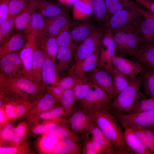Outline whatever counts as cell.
Segmentation results:
<instances>
[{
    "instance_id": "obj_25",
    "label": "cell",
    "mask_w": 154,
    "mask_h": 154,
    "mask_svg": "<svg viewBox=\"0 0 154 154\" xmlns=\"http://www.w3.org/2000/svg\"><path fill=\"white\" fill-rule=\"evenodd\" d=\"M93 14L92 0H76L72 9V18L75 21L85 20Z\"/></svg>"
},
{
    "instance_id": "obj_62",
    "label": "cell",
    "mask_w": 154,
    "mask_h": 154,
    "mask_svg": "<svg viewBox=\"0 0 154 154\" xmlns=\"http://www.w3.org/2000/svg\"></svg>"
},
{
    "instance_id": "obj_47",
    "label": "cell",
    "mask_w": 154,
    "mask_h": 154,
    "mask_svg": "<svg viewBox=\"0 0 154 154\" xmlns=\"http://www.w3.org/2000/svg\"><path fill=\"white\" fill-rule=\"evenodd\" d=\"M150 110H154V98L141 100L136 104L132 113Z\"/></svg>"
},
{
    "instance_id": "obj_28",
    "label": "cell",
    "mask_w": 154,
    "mask_h": 154,
    "mask_svg": "<svg viewBox=\"0 0 154 154\" xmlns=\"http://www.w3.org/2000/svg\"><path fill=\"white\" fill-rule=\"evenodd\" d=\"M74 52L69 48L59 46L56 59L57 63L55 65L58 73L63 72L69 68Z\"/></svg>"
},
{
    "instance_id": "obj_55",
    "label": "cell",
    "mask_w": 154,
    "mask_h": 154,
    "mask_svg": "<svg viewBox=\"0 0 154 154\" xmlns=\"http://www.w3.org/2000/svg\"><path fill=\"white\" fill-rule=\"evenodd\" d=\"M46 88L48 92L52 95L57 101L60 102L64 90L57 86H49L47 87Z\"/></svg>"
},
{
    "instance_id": "obj_9",
    "label": "cell",
    "mask_w": 154,
    "mask_h": 154,
    "mask_svg": "<svg viewBox=\"0 0 154 154\" xmlns=\"http://www.w3.org/2000/svg\"><path fill=\"white\" fill-rule=\"evenodd\" d=\"M89 73L88 78L90 81L106 92L111 100L114 99L117 95L112 75L98 67Z\"/></svg>"
},
{
    "instance_id": "obj_29",
    "label": "cell",
    "mask_w": 154,
    "mask_h": 154,
    "mask_svg": "<svg viewBox=\"0 0 154 154\" xmlns=\"http://www.w3.org/2000/svg\"><path fill=\"white\" fill-rule=\"evenodd\" d=\"M88 133L91 135V138L95 141L109 150L113 154H117L111 142L92 121Z\"/></svg>"
},
{
    "instance_id": "obj_43",
    "label": "cell",
    "mask_w": 154,
    "mask_h": 154,
    "mask_svg": "<svg viewBox=\"0 0 154 154\" xmlns=\"http://www.w3.org/2000/svg\"><path fill=\"white\" fill-rule=\"evenodd\" d=\"M4 112L8 118L13 119L22 115L26 111V108L22 104H8L5 107Z\"/></svg>"
},
{
    "instance_id": "obj_41",
    "label": "cell",
    "mask_w": 154,
    "mask_h": 154,
    "mask_svg": "<svg viewBox=\"0 0 154 154\" xmlns=\"http://www.w3.org/2000/svg\"><path fill=\"white\" fill-rule=\"evenodd\" d=\"M31 0H9V17H14L26 8Z\"/></svg>"
},
{
    "instance_id": "obj_59",
    "label": "cell",
    "mask_w": 154,
    "mask_h": 154,
    "mask_svg": "<svg viewBox=\"0 0 154 154\" xmlns=\"http://www.w3.org/2000/svg\"><path fill=\"white\" fill-rule=\"evenodd\" d=\"M59 2H60L63 4L69 5L72 3H74L75 2L74 0H58ZM76 1V0H75Z\"/></svg>"
},
{
    "instance_id": "obj_16",
    "label": "cell",
    "mask_w": 154,
    "mask_h": 154,
    "mask_svg": "<svg viewBox=\"0 0 154 154\" xmlns=\"http://www.w3.org/2000/svg\"><path fill=\"white\" fill-rule=\"evenodd\" d=\"M92 122L88 113L80 109L74 111L72 116L67 119V122L78 134L88 133Z\"/></svg>"
},
{
    "instance_id": "obj_36",
    "label": "cell",
    "mask_w": 154,
    "mask_h": 154,
    "mask_svg": "<svg viewBox=\"0 0 154 154\" xmlns=\"http://www.w3.org/2000/svg\"><path fill=\"white\" fill-rule=\"evenodd\" d=\"M14 17H9L0 23V45H3L10 37L15 33Z\"/></svg>"
},
{
    "instance_id": "obj_10",
    "label": "cell",
    "mask_w": 154,
    "mask_h": 154,
    "mask_svg": "<svg viewBox=\"0 0 154 154\" xmlns=\"http://www.w3.org/2000/svg\"><path fill=\"white\" fill-rule=\"evenodd\" d=\"M74 24L68 10L58 16L45 19L43 33L48 36L56 37L64 27Z\"/></svg>"
},
{
    "instance_id": "obj_3",
    "label": "cell",
    "mask_w": 154,
    "mask_h": 154,
    "mask_svg": "<svg viewBox=\"0 0 154 154\" xmlns=\"http://www.w3.org/2000/svg\"><path fill=\"white\" fill-rule=\"evenodd\" d=\"M143 73L137 77L129 79L128 86L119 94L107 109L122 114L131 113L136 104L144 98L140 92Z\"/></svg>"
},
{
    "instance_id": "obj_48",
    "label": "cell",
    "mask_w": 154,
    "mask_h": 154,
    "mask_svg": "<svg viewBox=\"0 0 154 154\" xmlns=\"http://www.w3.org/2000/svg\"><path fill=\"white\" fill-rule=\"evenodd\" d=\"M0 65L2 71L7 76L17 74L15 66L5 56H0Z\"/></svg>"
},
{
    "instance_id": "obj_37",
    "label": "cell",
    "mask_w": 154,
    "mask_h": 154,
    "mask_svg": "<svg viewBox=\"0 0 154 154\" xmlns=\"http://www.w3.org/2000/svg\"><path fill=\"white\" fill-rule=\"evenodd\" d=\"M141 81L145 93L150 98H154V69L144 70Z\"/></svg>"
},
{
    "instance_id": "obj_6",
    "label": "cell",
    "mask_w": 154,
    "mask_h": 154,
    "mask_svg": "<svg viewBox=\"0 0 154 154\" xmlns=\"http://www.w3.org/2000/svg\"><path fill=\"white\" fill-rule=\"evenodd\" d=\"M116 117L125 128L137 129L154 127V110L128 114L118 113Z\"/></svg>"
},
{
    "instance_id": "obj_30",
    "label": "cell",
    "mask_w": 154,
    "mask_h": 154,
    "mask_svg": "<svg viewBox=\"0 0 154 154\" xmlns=\"http://www.w3.org/2000/svg\"><path fill=\"white\" fill-rule=\"evenodd\" d=\"M64 123L56 125L46 133L59 139H68L78 142L81 141V137L77 133L71 131Z\"/></svg>"
},
{
    "instance_id": "obj_7",
    "label": "cell",
    "mask_w": 154,
    "mask_h": 154,
    "mask_svg": "<svg viewBox=\"0 0 154 154\" xmlns=\"http://www.w3.org/2000/svg\"><path fill=\"white\" fill-rule=\"evenodd\" d=\"M105 29L96 27L93 32L78 45L74 52V63L82 60L92 54L100 52Z\"/></svg>"
},
{
    "instance_id": "obj_19",
    "label": "cell",
    "mask_w": 154,
    "mask_h": 154,
    "mask_svg": "<svg viewBox=\"0 0 154 154\" xmlns=\"http://www.w3.org/2000/svg\"><path fill=\"white\" fill-rule=\"evenodd\" d=\"M28 40V34L24 31L12 35L5 44L0 46V56L9 53L18 52Z\"/></svg>"
},
{
    "instance_id": "obj_20",
    "label": "cell",
    "mask_w": 154,
    "mask_h": 154,
    "mask_svg": "<svg viewBox=\"0 0 154 154\" xmlns=\"http://www.w3.org/2000/svg\"><path fill=\"white\" fill-rule=\"evenodd\" d=\"M34 46L35 44L28 40L24 46L19 52L22 62V73L24 75L31 79Z\"/></svg>"
},
{
    "instance_id": "obj_57",
    "label": "cell",
    "mask_w": 154,
    "mask_h": 154,
    "mask_svg": "<svg viewBox=\"0 0 154 154\" xmlns=\"http://www.w3.org/2000/svg\"><path fill=\"white\" fill-rule=\"evenodd\" d=\"M139 9L142 15L154 19V13L148 10H145L139 7Z\"/></svg>"
},
{
    "instance_id": "obj_24",
    "label": "cell",
    "mask_w": 154,
    "mask_h": 154,
    "mask_svg": "<svg viewBox=\"0 0 154 154\" xmlns=\"http://www.w3.org/2000/svg\"><path fill=\"white\" fill-rule=\"evenodd\" d=\"M144 70L154 69V42L144 43L135 61Z\"/></svg>"
},
{
    "instance_id": "obj_33",
    "label": "cell",
    "mask_w": 154,
    "mask_h": 154,
    "mask_svg": "<svg viewBox=\"0 0 154 154\" xmlns=\"http://www.w3.org/2000/svg\"><path fill=\"white\" fill-rule=\"evenodd\" d=\"M71 26L68 25L64 27L55 37L59 46L68 48L75 52L77 44L73 38L69 29Z\"/></svg>"
},
{
    "instance_id": "obj_13",
    "label": "cell",
    "mask_w": 154,
    "mask_h": 154,
    "mask_svg": "<svg viewBox=\"0 0 154 154\" xmlns=\"http://www.w3.org/2000/svg\"><path fill=\"white\" fill-rule=\"evenodd\" d=\"M113 66L128 79L137 77L144 69L138 62L131 59L116 55L114 58Z\"/></svg>"
},
{
    "instance_id": "obj_18",
    "label": "cell",
    "mask_w": 154,
    "mask_h": 154,
    "mask_svg": "<svg viewBox=\"0 0 154 154\" xmlns=\"http://www.w3.org/2000/svg\"><path fill=\"white\" fill-rule=\"evenodd\" d=\"M37 10L44 18L58 16L68 9V6L60 2L36 0Z\"/></svg>"
},
{
    "instance_id": "obj_17",
    "label": "cell",
    "mask_w": 154,
    "mask_h": 154,
    "mask_svg": "<svg viewBox=\"0 0 154 154\" xmlns=\"http://www.w3.org/2000/svg\"><path fill=\"white\" fill-rule=\"evenodd\" d=\"M43 51L45 58L41 72L42 86L46 87L51 85L58 86L60 78L55 63Z\"/></svg>"
},
{
    "instance_id": "obj_1",
    "label": "cell",
    "mask_w": 154,
    "mask_h": 154,
    "mask_svg": "<svg viewBox=\"0 0 154 154\" xmlns=\"http://www.w3.org/2000/svg\"><path fill=\"white\" fill-rule=\"evenodd\" d=\"M88 113L91 120L111 142L117 154H132L125 141L124 131L108 109H101Z\"/></svg>"
},
{
    "instance_id": "obj_50",
    "label": "cell",
    "mask_w": 154,
    "mask_h": 154,
    "mask_svg": "<svg viewBox=\"0 0 154 154\" xmlns=\"http://www.w3.org/2000/svg\"><path fill=\"white\" fill-rule=\"evenodd\" d=\"M27 128L25 123H21L14 128L12 140L13 143L17 144L22 140L26 133Z\"/></svg>"
},
{
    "instance_id": "obj_5",
    "label": "cell",
    "mask_w": 154,
    "mask_h": 154,
    "mask_svg": "<svg viewBox=\"0 0 154 154\" xmlns=\"http://www.w3.org/2000/svg\"><path fill=\"white\" fill-rule=\"evenodd\" d=\"M108 95L96 85L92 83L87 95L78 102L80 109L88 113L106 108L111 103Z\"/></svg>"
},
{
    "instance_id": "obj_52",
    "label": "cell",
    "mask_w": 154,
    "mask_h": 154,
    "mask_svg": "<svg viewBox=\"0 0 154 154\" xmlns=\"http://www.w3.org/2000/svg\"><path fill=\"white\" fill-rule=\"evenodd\" d=\"M5 56L7 57L15 66L17 74L22 73L21 67L22 70L21 60L18 52H14L7 53Z\"/></svg>"
},
{
    "instance_id": "obj_11",
    "label": "cell",
    "mask_w": 154,
    "mask_h": 154,
    "mask_svg": "<svg viewBox=\"0 0 154 154\" xmlns=\"http://www.w3.org/2000/svg\"><path fill=\"white\" fill-rule=\"evenodd\" d=\"M7 76L10 86L15 92L33 95L39 88V86L34 81L22 74Z\"/></svg>"
},
{
    "instance_id": "obj_22",
    "label": "cell",
    "mask_w": 154,
    "mask_h": 154,
    "mask_svg": "<svg viewBox=\"0 0 154 154\" xmlns=\"http://www.w3.org/2000/svg\"><path fill=\"white\" fill-rule=\"evenodd\" d=\"M124 137L126 145L132 154L151 153V152L142 143L132 129L125 128Z\"/></svg>"
},
{
    "instance_id": "obj_26",
    "label": "cell",
    "mask_w": 154,
    "mask_h": 154,
    "mask_svg": "<svg viewBox=\"0 0 154 154\" xmlns=\"http://www.w3.org/2000/svg\"><path fill=\"white\" fill-rule=\"evenodd\" d=\"M96 28L92 22L85 20L79 24L70 31L77 46L88 37Z\"/></svg>"
},
{
    "instance_id": "obj_2",
    "label": "cell",
    "mask_w": 154,
    "mask_h": 154,
    "mask_svg": "<svg viewBox=\"0 0 154 154\" xmlns=\"http://www.w3.org/2000/svg\"><path fill=\"white\" fill-rule=\"evenodd\" d=\"M112 31L116 55L135 61L144 43L131 23Z\"/></svg>"
},
{
    "instance_id": "obj_34",
    "label": "cell",
    "mask_w": 154,
    "mask_h": 154,
    "mask_svg": "<svg viewBox=\"0 0 154 154\" xmlns=\"http://www.w3.org/2000/svg\"><path fill=\"white\" fill-rule=\"evenodd\" d=\"M83 154H112L109 150L104 147L91 138L86 139L82 148Z\"/></svg>"
},
{
    "instance_id": "obj_14",
    "label": "cell",
    "mask_w": 154,
    "mask_h": 154,
    "mask_svg": "<svg viewBox=\"0 0 154 154\" xmlns=\"http://www.w3.org/2000/svg\"><path fill=\"white\" fill-rule=\"evenodd\" d=\"M31 40L55 63L59 48L55 37L48 36L42 33L32 37Z\"/></svg>"
},
{
    "instance_id": "obj_46",
    "label": "cell",
    "mask_w": 154,
    "mask_h": 154,
    "mask_svg": "<svg viewBox=\"0 0 154 154\" xmlns=\"http://www.w3.org/2000/svg\"><path fill=\"white\" fill-rule=\"evenodd\" d=\"M59 140L46 133L42 137L40 142V146L45 152L51 153L55 145Z\"/></svg>"
},
{
    "instance_id": "obj_45",
    "label": "cell",
    "mask_w": 154,
    "mask_h": 154,
    "mask_svg": "<svg viewBox=\"0 0 154 154\" xmlns=\"http://www.w3.org/2000/svg\"><path fill=\"white\" fill-rule=\"evenodd\" d=\"M56 101L53 96L48 92L38 101L37 108L40 111H46L55 107Z\"/></svg>"
},
{
    "instance_id": "obj_27",
    "label": "cell",
    "mask_w": 154,
    "mask_h": 154,
    "mask_svg": "<svg viewBox=\"0 0 154 154\" xmlns=\"http://www.w3.org/2000/svg\"><path fill=\"white\" fill-rule=\"evenodd\" d=\"M43 51L35 44L31 78L39 86L41 80V72L45 60Z\"/></svg>"
},
{
    "instance_id": "obj_35",
    "label": "cell",
    "mask_w": 154,
    "mask_h": 154,
    "mask_svg": "<svg viewBox=\"0 0 154 154\" xmlns=\"http://www.w3.org/2000/svg\"><path fill=\"white\" fill-rule=\"evenodd\" d=\"M60 102L65 110L66 116L74 112V106L76 101L73 89H66L63 91Z\"/></svg>"
},
{
    "instance_id": "obj_31",
    "label": "cell",
    "mask_w": 154,
    "mask_h": 154,
    "mask_svg": "<svg viewBox=\"0 0 154 154\" xmlns=\"http://www.w3.org/2000/svg\"><path fill=\"white\" fill-rule=\"evenodd\" d=\"M92 84L86 75L78 77L76 83L73 89L76 102L83 99L87 95Z\"/></svg>"
},
{
    "instance_id": "obj_21",
    "label": "cell",
    "mask_w": 154,
    "mask_h": 154,
    "mask_svg": "<svg viewBox=\"0 0 154 154\" xmlns=\"http://www.w3.org/2000/svg\"><path fill=\"white\" fill-rule=\"evenodd\" d=\"M37 10L36 0H31L25 9L14 17L15 32L24 31L27 26L34 13Z\"/></svg>"
},
{
    "instance_id": "obj_42",
    "label": "cell",
    "mask_w": 154,
    "mask_h": 154,
    "mask_svg": "<svg viewBox=\"0 0 154 154\" xmlns=\"http://www.w3.org/2000/svg\"><path fill=\"white\" fill-rule=\"evenodd\" d=\"M47 121L44 123L38 125L34 127L33 129V133L36 135L46 133L56 125L67 122V119L60 117Z\"/></svg>"
},
{
    "instance_id": "obj_54",
    "label": "cell",
    "mask_w": 154,
    "mask_h": 154,
    "mask_svg": "<svg viewBox=\"0 0 154 154\" xmlns=\"http://www.w3.org/2000/svg\"><path fill=\"white\" fill-rule=\"evenodd\" d=\"M9 0H0V23L9 17Z\"/></svg>"
},
{
    "instance_id": "obj_61",
    "label": "cell",
    "mask_w": 154,
    "mask_h": 154,
    "mask_svg": "<svg viewBox=\"0 0 154 154\" xmlns=\"http://www.w3.org/2000/svg\"><path fill=\"white\" fill-rule=\"evenodd\" d=\"M152 129H154V127H153V128Z\"/></svg>"
},
{
    "instance_id": "obj_40",
    "label": "cell",
    "mask_w": 154,
    "mask_h": 154,
    "mask_svg": "<svg viewBox=\"0 0 154 154\" xmlns=\"http://www.w3.org/2000/svg\"><path fill=\"white\" fill-rule=\"evenodd\" d=\"M105 1L108 18L126 7L132 1L130 0H105Z\"/></svg>"
},
{
    "instance_id": "obj_60",
    "label": "cell",
    "mask_w": 154,
    "mask_h": 154,
    "mask_svg": "<svg viewBox=\"0 0 154 154\" xmlns=\"http://www.w3.org/2000/svg\"><path fill=\"white\" fill-rule=\"evenodd\" d=\"M149 0L154 2V0Z\"/></svg>"
},
{
    "instance_id": "obj_32",
    "label": "cell",
    "mask_w": 154,
    "mask_h": 154,
    "mask_svg": "<svg viewBox=\"0 0 154 154\" xmlns=\"http://www.w3.org/2000/svg\"><path fill=\"white\" fill-rule=\"evenodd\" d=\"M44 18L37 11L33 15L25 32L28 34L34 35L43 33Z\"/></svg>"
},
{
    "instance_id": "obj_56",
    "label": "cell",
    "mask_w": 154,
    "mask_h": 154,
    "mask_svg": "<svg viewBox=\"0 0 154 154\" xmlns=\"http://www.w3.org/2000/svg\"><path fill=\"white\" fill-rule=\"evenodd\" d=\"M18 147H1L0 148V154H15L19 152Z\"/></svg>"
},
{
    "instance_id": "obj_49",
    "label": "cell",
    "mask_w": 154,
    "mask_h": 154,
    "mask_svg": "<svg viewBox=\"0 0 154 154\" xmlns=\"http://www.w3.org/2000/svg\"><path fill=\"white\" fill-rule=\"evenodd\" d=\"M78 77L73 73H71L66 76L60 79L58 86L63 90L73 89L75 85Z\"/></svg>"
},
{
    "instance_id": "obj_44",
    "label": "cell",
    "mask_w": 154,
    "mask_h": 154,
    "mask_svg": "<svg viewBox=\"0 0 154 154\" xmlns=\"http://www.w3.org/2000/svg\"><path fill=\"white\" fill-rule=\"evenodd\" d=\"M66 116L64 108L60 106L55 107L41 113L39 117L42 119L48 120L62 117Z\"/></svg>"
},
{
    "instance_id": "obj_58",
    "label": "cell",
    "mask_w": 154,
    "mask_h": 154,
    "mask_svg": "<svg viewBox=\"0 0 154 154\" xmlns=\"http://www.w3.org/2000/svg\"><path fill=\"white\" fill-rule=\"evenodd\" d=\"M6 116L4 111L2 108L0 110V122L1 124L5 123L6 122Z\"/></svg>"
},
{
    "instance_id": "obj_51",
    "label": "cell",
    "mask_w": 154,
    "mask_h": 154,
    "mask_svg": "<svg viewBox=\"0 0 154 154\" xmlns=\"http://www.w3.org/2000/svg\"><path fill=\"white\" fill-rule=\"evenodd\" d=\"M133 130L145 147L151 153H154V143L149 139L141 129H133Z\"/></svg>"
},
{
    "instance_id": "obj_15",
    "label": "cell",
    "mask_w": 154,
    "mask_h": 154,
    "mask_svg": "<svg viewBox=\"0 0 154 154\" xmlns=\"http://www.w3.org/2000/svg\"><path fill=\"white\" fill-rule=\"evenodd\" d=\"M100 52L94 53L83 60L75 63L68 70V74L73 73L78 77L86 76L98 67L100 59Z\"/></svg>"
},
{
    "instance_id": "obj_53",
    "label": "cell",
    "mask_w": 154,
    "mask_h": 154,
    "mask_svg": "<svg viewBox=\"0 0 154 154\" xmlns=\"http://www.w3.org/2000/svg\"><path fill=\"white\" fill-rule=\"evenodd\" d=\"M14 128L12 125L8 124L5 125L1 129L0 135L1 139L4 141H12Z\"/></svg>"
},
{
    "instance_id": "obj_39",
    "label": "cell",
    "mask_w": 154,
    "mask_h": 154,
    "mask_svg": "<svg viewBox=\"0 0 154 154\" xmlns=\"http://www.w3.org/2000/svg\"><path fill=\"white\" fill-rule=\"evenodd\" d=\"M112 75L113 77L116 92L117 95L128 85L129 79L113 66Z\"/></svg>"
},
{
    "instance_id": "obj_23",
    "label": "cell",
    "mask_w": 154,
    "mask_h": 154,
    "mask_svg": "<svg viewBox=\"0 0 154 154\" xmlns=\"http://www.w3.org/2000/svg\"><path fill=\"white\" fill-rule=\"evenodd\" d=\"M54 154H80L82 148L78 142L68 139H59L51 153Z\"/></svg>"
},
{
    "instance_id": "obj_8",
    "label": "cell",
    "mask_w": 154,
    "mask_h": 154,
    "mask_svg": "<svg viewBox=\"0 0 154 154\" xmlns=\"http://www.w3.org/2000/svg\"><path fill=\"white\" fill-rule=\"evenodd\" d=\"M116 55L115 44L112 33L110 30L105 29L101 44L98 68L106 71L112 75L113 68L112 61Z\"/></svg>"
},
{
    "instance_id": "obj_12",
    "label": "cell",
    "mask_w": 154,
    "mask_h": 154,
    "mask_svg": "<svg viewBox=\"0 0 154 154\" xmlns=\"http://www.w3.org/2000/svg\"><path fill=\"white\" fill-rule=\"evenodd\" d=\"M131 24L144 43L154 42L153 19L142 15Z\"/></svg>"
},
{
    "instance_id": "obj_38",
    "label": "cell",
    "mask_w": 154,
    "mask_h": 154,
    "mask_svg": "<svg viewBox=\"0 0 154 154\" xmlns=\"http://www.w3.org/2000/svg\"><path fill=\"white\" fill-rule=\"evenodd\" d=\"M93 14L96 20L103 23L108 18L105 0H92Z\"/></svg>"
},
{
    "instance_id": "obj_4",
    "label": "cell",
    "mask_w": 154,
    "mask_h": 154,
    "mask_svg": "<svg viewBox=\"0 0 154 154\" xmlns=\"http://www.w3.org/2000/svg\"><path fill=\"white\" fill-rule=\"evenodd\" d=\"M139 7L133 1L122 10L114 14L103 23L105 29L113 31L131 23L141 15Z\"/></svg>"
}]
</instances>
